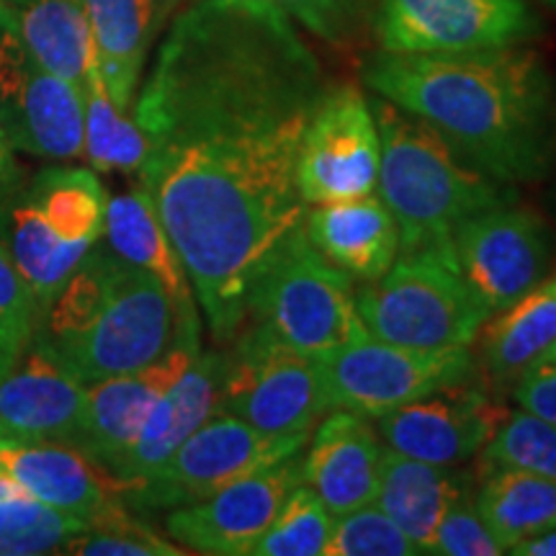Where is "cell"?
Segmentation results:
<instances>
[{"label": "cell", "mask_w": 556, "mask_h": 556, "mask_svg": "<svg viewBox=\"0 0 556 556\" xmlns=\"http://www.w3.org/2000/svg\"><path fill=\"white\" fill-rule=\"evenodd\" d=\"M381 142L371 101L356 86H328L304 129L296 184L307 206L377 191Z\"/></svg>", "instance_id": "cell-11"}, {"label": "cell", "mask_w": 556, "mask_h": 556, "mask_svg": "<svg viewBox=\"0 0 556 556\" xmlns=\"http://www.w3.org/2000/svg\"><path fill=\"white\" fill-rule=\"evenodd\" d=\"M13 176V165H11V148L5 142H0V186L5 180H11Z\"/></svg>", "instance_id": "cell-42"}, {"label": "cell", "mask_w": 556, "mask_h": 556, "mask_svg": "<svg viewBox=\"0 0 556 556\" xmlns=\"http://www.w3.org/2000/svg\"><path fill=\"white\" fill-rule=\"evenodd\" d=\"M381 456L384 446L366 415L330 409L302 451V484L315 492L330 516H343L377 500Z\"/></svg>", "instance_id": "cell-18"}, {"label": "cell", "mask_w": 556, "mask_h": 556, "mask_svg": "<svg viewBox=\"0 0 556 556\" xmlns=\"http://www.w3.org/2000/svg\"><path fill=\"white\" fill-rule=\"evenodd\" d=\"M24 191L58 238L67 242H99L103 238L109 197L93 170L47 168L37 173Z\"/></svg>", "instance_id": "cell-29"}, {"label": "cell", "mask_w": 556, "mask_h": 556, "mask_svg": "<svg viewBox=\"0 0 556 556\" xmlns=\"http://www.w3.org/2000/svg\"><path fill=\"white\" fill-rule=\"evenodd\" d=\"M364 80L503 184H533L552 168L556 99L533 50L507 45L443 54L381 52L366 65Z\"/></svg>", "instance_id": "cell-2"}, {"label": "cell", "mask_w": 556, "mask_h": 556, "mask_svg": "<svg viewBox=\"0 0 556 556\" xmlns=\"http://www.w3.org/2000/svg\"><path fill=\"white\" fill-rule=\"evenodd\" d=\"M0 135L11 150L47 160L86 152L83 90L41 67L0 11Z\"/></svg>", "instance_id": "cell-10"}, {"label": "cell", "mask_w": 556, "mask_h": 556, "mask_svg": "<svg viewBox=\"0 0 556 556\" xmlns=\"http://www.w3.org/2000/svg\"><path fill=\"white\" fill-rule=\"evenodd\" d=\"M548 3H556V0H548Z\"/></svg>", "instance_id": "cell-46"}, {"label": "cell", "mask_w": 556, "mask_h": 556, "mask_svg": "<svg viewBox=\"0 0 556 556\" xmlns=\"http://www.w3.org/2000/svg\"><path fill=\"white\" fill-rule=\"evenodd\" d=\"M332 528L330 510L307 484L299 482L274 523L255 541L250 556H325Z\"/></svg>", "instance_id": "cell-32"}, {"label": "cell", "mask_w": 556, "mask_h": 556, "mask_svg": "<svg viewBox=\"0 0 556 556\" xmlns=\"http://www.w3.org/2000/svg\"><path fill=\"white\" fill-rule=\"evenodd\" d=\"M477 477L469 469L428 464L384 448L377 503L420 554H435V533L441 518L464 492L475 490Z\"/></svg>", "instance_id": "cell-22"}, {"label": "cell", "mask_w": 556, "mask_h": 556, "mask_svg": "<svg viewBox=\"0 0 556 556\" xmlns=\"http://www.w3.org/2000/svg\"><path fill=\"white\" fill-rule=\"evenodd\" d=\"M67 554L83 556H180L186 548L173 546L152 528L131 518L129 505H114L86 526L65 546Z\"/></svg>", "instance_id": "cell-34"}, {"label": "cell", "mask_w": 556, "mask_h": 556, "mask_svg": "<svg viewBox=\"0 0 556 556\" xmlns=\"http://www.w3.org/2000/svg\"><path fill=\"white\" fill-rule=\"evenodd\" d=\"M152 5H155V16H157V26L163 29L165 21L170 18V13L178 9L180 0H152Z\"/></svg>", "instance_id": "cell-41"}, {"label": "cell", "mask_w": 556, "mask_h": 556, "mask_svg": "<svg viewBox=\"0 0 556 556\" xmlns=\"http://www.w3.org/2000/svg\"><path fill=\"white\" fill-rule=\"evenodd\" d=\"M0 142H5V139H3V135H0Z\"/></svg>", "instance_id": "cell-45"}, {"label": "cell", "mask_w": 556, "mask_h": 556, "mask_svg": "<svg viewBox=\"0 0 556 556\" xmlns=\"http://www.w3.org/2000/svg\"><path fill=\"white\" fill-rule=\"evenodd\" d=\"M541 358H556V343H554L552 348H548V351H546ZM541 358H539V361H541Z\"/></svg>", "instance_id": "cell-44"}, {"label": "cell", "mask_w": 556, "mask_h": 556, "mask_svg": "<svg viewBox=\"0 0 556 556\" xmlns=\"http://www.w3.org/2000/svg\"><path fill=\"white\" fill-rule=\"evenodd\" d=\"M193 338H201L199 319L180 315L155 276L116 255L106 289L78 328L52 348L83 384H93L155 364Z\"/></svg>", "instance_id": "cell-4"}, {"label": "cell", "mask_w": 556, "mask_h": 556, "mask_svg": "<svg viewBox=\"0 0 556 556\" xmlns=\"http://www.w3.org/2000/svg\"><path fill=\"white\" fill-rule=\"evenodd\" d=\"M330 409L368 420L479 374L471 348H407L364 338L317 356Z\"/></svg>", "instance_id": "cell-8"}, {"label": "cell", "mask_w": 556, "mask_h": 556, "mask_svg": "<svg viewBox=\"0 0 556 556\" xmlns=\"http://www.w3.org/2000/svg\"><path fill=\"white\" fill-rule=\"evenodd\" d=\"M86 103V155L96 170L139 173L148 157V137L139 129L135 116L111 101L99 67H90L83 83Z\"/></svg>", "instance_id": "cell-30"}, {"label": "cell", "mask_w": 556, "mask_h": 556, "mask_svg": "<svg viewBox=\"0 0 556 556\" xmlns=\"http://www.w3.org/2000/svg\"><path fill=\"white\" fill-rule=\"evenodd\" d=\"M513 400L520 409L556 426V358H541L513 381Z\"/></svg>", "instance_id": "cell-39"}, {"label": "cell", "mask_w": 556, "mask_h": 556, "mask_svg": "<svg viewBox=\"0 0 556 556\" xmlns=\"http://www.w3.org/2000/svg\"><path fill=\"white\" fill-rule=\"evenodd\" d=\"M96 67L111 101L131 111L150 41L160 31L152 0H86Z\"/></svg>", "instance_id": "cell-27"}, {"label": "cell", "mask_w": 556, "mask_h": 556, "mask_svg": "<svg viewBox=\"0 0 556 556\" xmlns=\"http://www.w3.org/2000/svg\"><path fill=\"white\" fill-rule=\"evenodd\" d=\"M312 433L270 435L240 417L217 413L180 443L176 454L150 477L124 486L129 507H184L250 475V471L302 454Z\"/></svg>", "instance_id": "cell-9"}, {"label": "cell", "mask_w": 556, "mask_h": 556, "mask_svg": "<svg viewBox=\"0 0 556 556\" xmlns=\"http://www.w3.org/2000/svg\"><path fill=\"white\" fill-rule=\"evenodd\" d=\"M475 503L505 552L523 539L556 528V482L533 471L484 464L482 482L477 479Z\"/></svg>", "instance_id": "cell-28"}, {"label": "cell", "mask_w": 556, "mask_h": 556, "mask_svg": "<svg viewBox=\"0 0 556 556\" xmlns=\"http://www.w3.org/2000/svg\"><path fill=\"white\" fill-rule=\"evenodd\" d=\"M513 556H556V528H548L544 533L523 539L520 544L507 548Z\"/></svg>", "instance_id": "cell-40"}, {"label": "cell", "mask_w": 556, "mask_h": 556, "mask_svg": "<svg viewBox=\"0 0 556 556\" xmlns=\"http://www.w3.org/2000/svg\"><path fill=\"white\" fill-rule=\"evenodd\" d=\"M556 343V274L510 307L495 312L479 330L482 374L490 387L513 384Z\"/></svg>", "instance_id": "cell-25"}, {"label": "cell", "mask_w": 556, "mask_h": 556, "mask_svg": "<svg viewBox=\"0 0 556 556\" xmlns=\"http://www.w3.org/2000/svg\"><path fill=\"white\" fill-rule=\"evenodd\" d=\"M103 238L122 261L155 276L170 294L180 315L199 319L197 294H193L189 274L157 217L150 193L139 180L129 191L109 199Z\"/></svg>", "instance_id": "cell-24"}, {"label": "cell", "mask_w": 556, "mask_h": 556, "mask_svg": "<svg viewBox=\"0 0 556 556\" xmlns=\"http://www.w3.org/2000/svg\"><path fill=\"white\" fill-rule=\"evenodd\" d=\"M381 163L379 199L400 227V253H441L464 222L516 201L510 184L492 178L454 150L446 137L392 101L374 96Z\"/></svg>", "instance_id": "cell-3"}, {"label": "cell", "mask_w": 556, "mask_h": 556, "mask_svg": "<svg viewBox=\"0 0 556 556\" xmlns=\"http://www.w3.org/2000/svg\"><path fill=\"white\" fill-rule=\"evenodd\" d=\"M0 471L41 503L90 523L124 503V484L93 458L62 441H0ZM127 505V503H124Z\"/></svg>", "instance_id": "cell-19"}, {"label": "cell", "mask_w": 556, "mask_h": 556, "mask_svg": "<svg viewBox=\"0 0 556 556\" xmlns=\"http://www.w3.org/2000/svg\"><path fill=\"white\" fill-rule=\"evenodd\" d=\"M39 332V312L26 281L0 242V377L11 371Z\"/></svg>", "instance_id": "cell-36"}, {"label": "cell", "mask_w": 556, "mask_h": 556, "mask_svg": "<svg viewBox=\"0 0 556 556\" xmlns=\"http://www.w3.org/2000/svg\"><path fill=\"white\" fill-rule=\"evenodd\" d=\"M420 548L377 503L332 516L325 556H415Z\"/></svg>", "instance_id": "cell-35"}, {"label": "cell", "mask_w": 556, "mask_h": 556, "mask_svg": "<svg viewBox=\"0 0 556 556\" xmlns=\"http://www.w3.org/2000/svg\"><path fill=\"white\" fill-rule=\"evenodd\" d=\"M201 338L184 340L155 364L88 384L86 409L75 448L93 458L109 475L119 467L155 402L201 351Z\"/></svg>", "instance_id": "cell-17"}, {"label": "cell", "mask_w": 556, "mask_h": 556, "mask_svg": "<svg viewBox=\"0 0 556 556\" xmlns=\"http://www.w3.org/2000/svg\"><path fill=\"white\" fill-rule=\"evenodd\" d=\"M86 520L21 492L0 503V556H39L65 552Z\"/></svg>", "instance_id": "cell-31"}, {"label": "cell", "mask_w": 556, "mask_h": 556, "mask_svg": "<svg viewBox=\"0 0 556 556\" xmlns=\"http://www.w3.org/2000/svg\"><path fill=\"white\" fill-rule=\"evenodd\" d=\"M325 88L270 0H199L170 24L131 106L148 137L139 184L219 343L238 336L250 291L307 212L296 157Z\"/></svg>", "instance_id": "cell-1"}, {"label": "cell", "mask_w": 556, "mask_h": 556, "mask_svg": "<svg viewBox=\"0 0 556 556\" xmlns=\"http://www.w3.org/2000/svg\"><path fill=\"white\" fill-rule=\"evenodd\" d=\"M225 371L227 351L219 348L199 351L186 371L155 402L137 441L111 477L129 486L163 467L186 438L219 413Z\"/></svg>", "instance_id": "cell-20"}, {"label": "cell", "mask_w": 556, "mask_h": 556, "mask_svg": "<svg viewBox=\"0 0 556 556\" xmlns=\"http://www.w3.org/2000/svg\"><path fill=\"white\" fill-rule=\"evenodd\" d=\"M507 409L492 397L490 381L475 377L462 384L438 389L377 417L387 448L428 464L469 462L486 446Z\"/></svg>", "instance_id": "cell-15"}, {"label": "cell", "mask_w": 556, "mask_h": 556, "mask_svg": "<svg viewBox=\"0 0 556 556\" xmlns=\"http://www.w3.org/2000/svg\"><path fill=\"white\" fill-rule=\"evenodd\" d=\"M291 21L325 41H343L356 29L364 0H270Z\"/></svg>", "instance_id": "cell-38"}, {"label": "cell", "mask_w": 556, "mask_h": 556, "mask_svg": "<svg viewBox=\"0 0 556 556\" xmlns=\"http://www.w3.org/2000/svg\"><path fill=\"white\" fill-rule=\"evenodd\" d=\"M0 242L31 291L39 312V328L62 283L96 245L58 238L24 189L3 193L0 199Z\"/></svg>", "instance_id": "cell-23"}, {"label": "cell", "mask_w": 556, "mask_h": 556, "mask_svg": "<svg viewBox=\"0 0 556 556\" xmlns=\"http://www.w3.org/2000/svg\"><path fill=\"white\" fill-rule=\"evenodd\" d=\"M245 323L307 356L368 338L353 278L312 245L302 225L278 245L250 291Z\"/></svg>", "instance_id": "cell-5"}, {"label": "cell", "mask_w": 556, "mask_h": 556, "mask_svg": "<svg viewBox=\"0 0 556 556\" xmlns=\"http://www.w3.org/2000/svg\"><path fill=\"white\" fill-rule=\"evenodd\" d=\"M302 229L332 266L361 283L384 276L400 255V227L379 193L307 206Z\"/></svg>", "instance_id": "cell-21"}, {"label": "cell", "mask_w": 556, "mask_h": 556, "mask_svg": "<svg viewBox=\"0 0 556 556\" xmlns=\"http://www.w3.org/2000/svg\"><path fill=\"white\" fill-rule=\"evenodd\" d=\"M86 392L88 384L37 332L11 371L0 377V428L13 441H62L75 446Z\"/></svg>", "instance_id": "cell-16"}, {"label": "cell", "mask_w": 556, "mask_h": 556, "mask_svg": "<svg viewBox=\"0 0 556 556\" xmlns=\"http://www.w3.org/2000/svg\"><path fill=\"white\" fill-rule=\"evenodd\" d=\"M384 52L443 54L520 45L539 31L523 0H381Z\"/></svg>", "instance_id": "cell-13"}, {"label": "cell", "mask_w": 556, "mask_h": 556, "mask_svg": "<svg viewBox=\"0 0 556 556\" xmlns=\"http://www.w3.org/2000/svg\"><path fill=\"white\" fill-rule=\"evenodd\" d=\"M482 462L533 471L556 482V426L526 409L507 413L482 448Z\"/></svg>", "instance_id": "cell-33"}, {"label": "cell", "mask_w": 556, "mask_h": 556, "mask_svg": "<svg viewBox=\"0 0 556 556\" xmlns=\"http://www.w3.org/2000/svg\"><path fill=\"white\" fill-rule=\"evenodd\" d=\"M451 255L479 302L495 315L544 281L552 266V235L536 212L510 201L464 222Z\"/></svg>", "instance_id": "cell-12"}, {"label": "cell", "mask_w": 556, "mask_h": 556, "mask_svg": "<svg viewBox=\"0 0 556 556\" xmlns=\"http://www.w3.org/2000/svg\"><path fill=\"white\" fill-rule=\"evenodd\" d=\"M477 490V486H475ZM475 490L464 492L454 505L448 507L446 516L441 518L435 533V554L441 556H497L505 548L497 544L490 528L479 516L475 503Z\"/></svg>", "instance_id": "cell-37"}, {"label": "cell", "mask_w": 556, "mask_h": 556, "mask_svg": "<svg viewBox=\"0 0 556 556\" xmlns=\"http://www.w3.org/2000/svg\"><path fill=\"white\" fill-rule=\"evenodd\" d=\"M299 482L302 454L250 471L197 503L173 507L165 528L186 552L250 556Z\"/></svg>", "instance_id": "cell-14"}, {"label": "cell", "mask_w": 556, "mask_h": 556, "mask_svg": "<svg viewBox=\"0 0 556 556\" xmlns=\"http://www.w3.org/2000/svg\"><path fill=\"white\" fill-rule=\"evenodd\" d=\"M356 304L368 336L407 348H471L490 319L441 253H400L384 276L356 289Z\"/></svg>", "instance_id": "cell-6"}, {"label": "cell", "mask_w": 556, "mask_h": 556, "mask_svg": "<svg viewBox=\"0 0 556 556\" xmlns=\"http://www.w3.org/2000/svg\"><path fill=\"white\" fill-rule=\"evenodd\" d=\"M31 58L83 90L96 65L86 0H0Z\"/></svg>", "instance_id": "cell-26"}, {"label": "cell", "mask_w": 556, "mask_h": 556, "mask_svg": "<svg viewBox=\"0 0 556 556\" xmlns=\"http://www.w3.org/2000/svg\"><path fill=\"white\" fill-rule=\"evenodd\" d=\"M229 343L219 413L270 435L312 433L330 413L317 356L278 343L248 323Z\"/></svg>", "instance_id": "cell-7"}, {"label": "cell", "mask_w": 556, "mask_h": 556, "mask_svg": "<svg viewBox=\"0 0 556 556\" xmlns=\"http://www.w3.org/2000/svg\"><path fill=\"white\" fill-rule=\"evenodd\" d=\"M21 486H16L11 482L9 477L3 475V471H0V503H3V500H9V497H16V495H21Z\"/></svg>", "instance_id": "cell-43"}]
</instances>
